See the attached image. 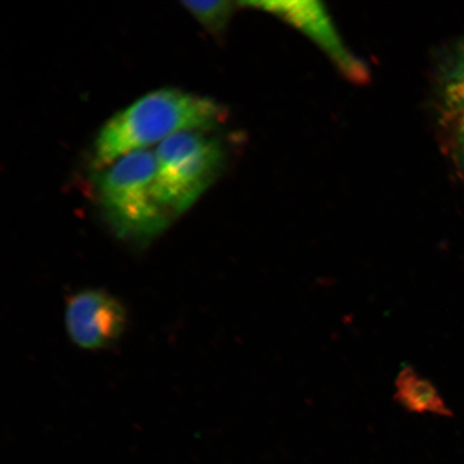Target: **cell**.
Returning <instances> with one entry per match:
<instances>
[{
  "label": "cell",
  "mask_w": 464,
  "mask_h": 464,
  "mask_svg": "<svg viewBox=\"0 0 464 464\" xmlns=\"http://www.w3.org/2000/svg\"><path fill=\"white\" fill-rule=\"evenodd\" d=\"M451 126L452 148L458 165L464 172V109L448 120Z\"/></svg>",
  "instance_id": "cell-9"
},
{
  "label": "cell",
  "mask_w": 464,
  "mask_h": 464,
  "mask_svg": "<svg viewBox=\"0 0 464 464\" xmlns=\"http://www.w3.org/2000/svg\"><path fill=\"white\" fill-rule=\"evenodd\" d=\"M65 324L73 344L86 351H100L118 343L129 324V314L113 295L89 288L68 299Z\"/></svg>",
  "instance_id": "cell-4"
},
{
  "label": "cell",
  "mask_w": 464,
  "mask_h": 464,
  "mask_svg": "<svg viewBox=\"0 0 464 464\" xmlns=\"http://www.w3.org/2000/svg\"><path fill=\"white\" fill-rule=\"evenodd\" d=\"M154 191L173 219L181 217L216 182L224 149L205 130L177 133L154 149Z\"/></svg>",
  "instance_id": "cell-3"
},
{
  "label": "cell",
  "mask_w": 464,
  "mask_h": 464,
  "mask_svg": "<svg viewBox=\"0 0 464 464\" xmlns=\"http://www.w3.org/2000/svg\"><path fill=\"white\" fill-rule=\"evenodd\" d=\"M440 96L446 120L464 109V34L451 46L440 67Z\"/></svg>",
  "instance_id": "cell-7"
},
{
  "label": "cell",
  "mask_w": 464,
  "mask_h": 464,
  "mask_svg": "<svg viewBox=\"0 0 464 464\" xmlns=\"http://www.w3.org/2000/svg\"><path fill=\"white\" fill-rule=\"evenodd\" d=\"M242 5L266 11L298 29L326 53L345 77L357 82H362L367 78V68L347 48L332 15L321 3L259 2Z\"/></svg>",
  "instance_id": "cell-5"
},
{
  "label": "cell",
  "mask_w": 464,
  "mask_h": 464,
  "mask_svg": "<svg viewBox=\"0 0 464 464\" xmlns=\"http://www.w3.org/2000/svg\"><path fill=\"white\" fill-rule=\"evenodd\" d=\"M225 114L208 97L178 89L148 92L104 123L94 145V165L104 169L127 154L158 147L179 132L211 130L223 123Z\"/></svg>",
  "instance_id": "cell-1"
},
{
  "label": "cell",
  "mask_w": 464,
  "mask_h": 464,
  "mask_svg": "<svg viewBox=\"0 0 464 464\" xmlns=\"http://www.w3.org/2000/svg\"><path fill=\"white\" fill-rule=\"evenodd\" d=\"M182 5L208 33L220 34L227 27L237 4L231 2H183Z\"/></svg>",
  "instance_id": "cell-8"
},
{
  "label": "cell",
  "mask_w": 464,
  "mask_h": 464,
  "mask_svg": "<svg viewBox=\"0 0 464 464\" xmlns=\"http://www.w3.org/2000/svg\"><path fill=\"white\" fill-rule=\"evenodd\" d=\"M154 178V150H136L104 168L98 185L101 206L121 241L147 246L173 223L156 198Z\"/></svg>",
  "instance_id": "cell-2"
},
{
  "label": "cell",
  "mask_w": 464,
  "mask_h": 464,
  "mask_svg": "<svg viewBox=\"0 0 464 464\" xmlns=\"http://www.w3.org/2000/svg\"><path fill=\"white\" fill-rule=\"evenodd\" d=\"M394 400L411 413L450 416L451 411L430 381L423 379L413 368L400 371L394 382Z\"/></svg>",
  "instance_id": "cell-6"
}]
</instances>
